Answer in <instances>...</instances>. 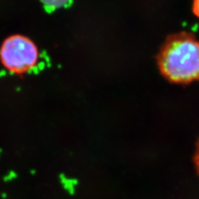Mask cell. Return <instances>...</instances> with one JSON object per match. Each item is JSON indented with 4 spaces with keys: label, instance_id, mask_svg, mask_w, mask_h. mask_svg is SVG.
I'll return each instance as SVG.
<instances>
[{
    "label": "cell",
    "instance_id": "obj_1",
    "mask_svg": "<svg viewBox=\"0 0 199 199\" xmlns=\"http://www.w3.org/2000/svg\"><path fill=\"white\" fill-rule=\"evenodd\" d=\"M159 68L167 80L176 83H189L199 80V41L192 33L171 35L157 56Z\"/></svg>",
    "mask_w": 199,
    "mask_h": 199
},
{
    "label": "cell",
    "instance_id": "obj_2",
    "mask_svg": "<svg viewBox=\"0 0 199 199\" xmlns=\"http://www.w3.org/2000/svg\"><path fill=\"white\" fill-rule=\"evenodd\" d=\"M0 58L1 63L9 71L25 73L36 66L39 59V51L31 40L16 35L4 41Z\"/></svg>",
    "mask_w": 199,
    "mask_h": 199
},
{
    "label": "cell",
    "instance_id": "obj_3",
    "mask_svg": "<svg viewBox=\"0 0 199 199\" xmlns=\"http://www.w3.org/2000/svg\"><path fill=\"white\" fill-rule=\"evenodd\" d=\"M59 179L62 186L66 189L70 195L75 194V186L78 184V181L76 179H68L64 173H60L59 175Z\"/></svg>",
    "mask_w": 199,
    "mask_h": 199
},
{
    "label": "cell",
    "instance_id": "obj_4",
    "mask_svg": "<svg viewBox=\"0 0 199 199\" xmlns=\"http://www.w3.org/2000/svg\"><path fill=\"white\" fill-rule=\"evenodd\" d=\"M41 1L45 5V7H47V9L55 10L67 5L71 2L72 0H41Z\"/></svg>",
    "mask_w": 199,
    "mask_h": 199
},
{
    "label": "cell",
    "instance_id": "obj_5",
    "mask_svg": "<svg viewBox=\"0 0 199 199\" xmlns=\"http://www.w3.org/2000/svg\"><path fill=\"white\" fill-rule=\"evenodd\" d=\"M17 178H18V173L15 170H10L8 173L3 177V181L4 182H10Z\"/></svg>",
    "mask_w": 199,
    "mask_h": 199
},
{
    "label": "cell",
    "instance_id": "obj_6",
    "mask_svg": "<svg viewBox=\"0 0 199 199\" xmlns=\"http://www.w3.org/2000/svg\"><path fill=\"white\" fill-rule=\"evenodd\" d=\"M194 162H195V168H196L198 173L199 174V139L198 140L195 145V155H194Z\"/></svg>",
    "mask_w": 199,
    "mask_h": 199
},
{
    "label": "cell",
    "instance_id": "obj_7",
    "mask_svg": "<svg viewBox=\"0 0 199 199\" xmlns=\"http://www.w3.org/2000/svg\"><path fill=\"white\" fill-rule=\"evenodd\" d=\"M192 12L199 19V0H193Z\"/></svg>",
    "mask_w": 199,
    "mask_h": 199
},
{
    "label": "cell",
    "instance_id": "obj_8",
    "mask_svg": "<svg viewBox=\"0 0 199 199\" xmlns=\"http://www.w3.org/2000/svg\"><path fill=\"white\" fill-rule=\"evenodd\" d=\"M0 197H1L2 199H6L7 198V194L5 192H1V195H0Z\"/></svg>",
    "mask_w": 199,
    "mask_h": 199
},
{
    "label": "cell",
    "instance_id": "obj_9",
    "mask_svg": "<svg viewBox=\"0 0 199 199\" xmlns=\"http://www.w3.org/2000/svg\"><path fill=\"white\" fill-rule=\"evenodd\" d=\"M37 171H36V169H31L30 170V174L32 175V176H35L36 174Z\"/></svg>",
    "mask_w": 199,
    "mask_h": 199
},
{
    "label": "cell",
    "instance_id": "obj_10",
    "mask_svg": "<svg viewBox=\"0 0 199 199\" xmlns=\"http://www.w3.org/2000/svg\"><path fill=\"white\" fill-rule=\"evenodd\" d=\"M2 152H3V150L2 148H0V154H2Z\"/></svg>",
    "mask_w": 199,
    "mask_h": 199
},
{
    "label": "cell",
    "instance_id": "obj_11",
    "mask_svg": "<svg viewBox=\"0 0 199 199\" xmlns=\"http://www.w3.org/2000/svg\"><path fill=\"white\" fill-rule=\"evenodd\" d=\"M1 154H0V158H1Z\"/></svg>",
    "mask_w": 199,
    "mask_h": 199
}]
</instances>
